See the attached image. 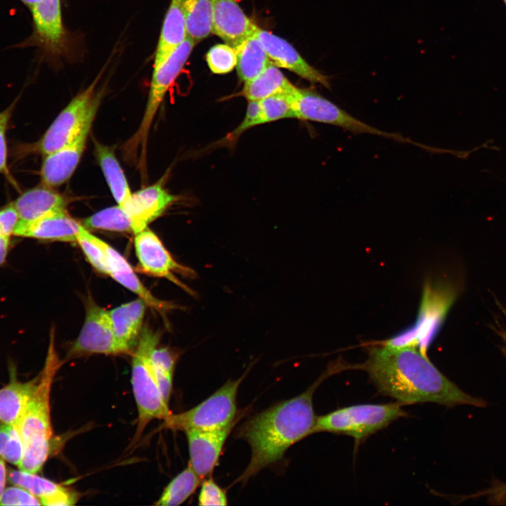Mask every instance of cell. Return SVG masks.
<instances>
[{"label": "cell", "mask_w": 506, "mask_h": 506, "mask_svg": "<svg viewBox=\"0 0 506 506\" xmlns=\"http://www.w3.org/2000/svg\"><path fill=\"white\" fill-rule=\"evenodd\" d=\"M20 221L18 212L13 203L0 209V233L11 237Z\"/></svg>", "instance_id": "40"}, {"label": "cell", "mask_w": 506, "mask_h": 506, "mask_svg": "<svg viewBox=\"0 0 506 506\" xmlns=\"http://www.w3.org/2000/svg\"><path fill=\"white\" fill-rule=\"evenodd\" d=\"M20 221L32 222L56 211L65 209V197L54 188L44 185L22 193L13 202Z\"/></svg>", "instance_id": "20"}, {"label": "cell", "mask_w": 506, "mask_h": 506, "mask_svg": "<svg viewBox=\"0 0 506 506\" xmlns=\"http://www.w3.org/2000/svg\"><path fill=\"white\" fill-rule=\"evenodd\" d=\"M82 226L63 209L32 222L20 221L13 235L44 241L76 242Z\"/></svg>", "instance_id": "17"}, {"label": "cell", "mask_w": 506, "mask_h": 506, "mask_svg": "<svg viewBox=\"0 0 506 506\" xmlns=\"http://www.w3.org/2000/svg\"><path fill=\"white\" fill-rule=\"evenodd\" d=\"M146 304L138 299L109 311L117 339L131 350L143 320Z\"/></svg>", "instance_id": "24"}, {"label": "cell", "mask_w": 506, "mask_h": 506, "mask_svg": "<svg viewBox=\"0 0 506 506\" xmlns=\"http://www.w3.org/2000/svg\"><path fill=\"white\" fill-rule=\"evenodd\" d=\"M213 14L212 33L235 47L258 26L244 13L236 0H211Z\"/></svg>", "instance_id": "18"}, {"label": "cell", "mask_w": 506, "mask_h": 506, "mask_svg": "<svg viewBox=\"0 0 506 506\" xmlns=\"http://www.w3.org/2000/svg\"><path fill=\"white\" fill-rule=\"evenodd\" d=\"M107 255L109 275L117 283L137 294L146 305L160 313L174 308L171 303L162 301L155 297L142 284L126 259L115 249L104 241Z\"/></svg>", "instance_id": "21"}, {"label": "cell", "mask_w": 506, "mask_h": 506, "mask_svg": "<svg viewBox=\"0 0 506 506\" xmlns=\"http://www.w3.org/2000/svg\"><path fill=\"white\" fill-rule=\"evenodd\" d=\"M33 33L29 40L51 56L63 55L67 48V36L63 25L60 0H43L30 8Z\"/></svg>", "instance_id": "12"}, {"label": "cell", "mask_w": 506, "mask_h": 506, "mask_svg": "<svg viewBox=\"0 0 506 506\" xmlns=\"http://www.w3.org/2000/svg\"><path fill=\"white\" fill-rule=\"evenodd\" d=\"M61 365L62 361L51 339L37 389L18 424L23 442V453L18 467L24 472L36 474L50 455L53 437L51 390L54 377Z\"/></svg>", "instance_id": "3"}, {"label": "cell", "mask_w": 506, "mask_h": 506, "mask_svg": "<svg viewBox=\"0 0 506 506\" xmlns=\"http://www.w3.org/2000/svg\"><path fill=\"white\" fill-rule=\"evenodd\" d=\"M159 340L156 332H143L132 358L131 384L138 408L136 436L154 419L166 420L172 413L160 390L150 355Z\"/></svg>", "instance_id": "4"}, {"label": "cell", "mask_w": 506, "mask_h": 506, "mask_svg": "<svg viewBox=\"0 0 506 506\" xmlns=\"http://www.w3.org/2000/svg\"><path fill=\"white\" fill-rule=\"evenodd\" d=\"M29 8L43 0H20Z\"/></svg>", "instance_id": "45"}, {"label": "cell", "mask_w": 506, "mask_h": 506, "mask_svg": "<svg viewBox=\"0 0 506 506\" xmlns=\"http://www.w3.org/2000/svg\"><path fill=\"white\" fill-rule=\"evenodd\" d=\"M0 235H1V233H0Z\"/></svg>", "instance_id": "47"}, {"label": "cell", "mask_w": 506, "mask_h": 506, "mask_svg": "<svg viewBox=\"0 0 506 506\" xmlns=\"http://www.w3.org/2000/svg\"><path fill=\"white\" fill-rule=\"evenodd\" d=\"M242 89L233 96L249 101H259L271 96L290 93L295 86L272 63L254 78L245 82Z\"/></svg>", "instance_id": "25"}, {"label": "cell", "mask_w": 506, "mask_h": 506, "mask_svg": "<svg viewBox=\"0 0 506 506\" xmlns=\"http://www.w3.org/2000/svg\"><path fill=\"white\" fill-rule=\"evenodd\" d=\"M130 351L117 339L109 311L89 302L84 325L68 356L74 358L94 353L118 355Z\"/></svg>", "instance_id": "10"}, {"label": "cell", "mask_w": 506, "mask_h": 506, "mask_svg": "<svg viewBox=\"0 0 506 506\" xmlns=\"http://www.w3.org/2000/svg\"><path fill=\"white\" fill-rule=\"evenodd\" d=\"M326 375L300 395L262 411L240 427L238 437L249 444L252 456L237 482L246 481L278 462L292 445L313 434L317 417L313 408V395Z\"/></svg>", "instance_id": "2"}, {"label": "cell", "mask_w": 506, "mask_h": 506, "mask_svg": "<svg viewBox=\"0 0 506 506\" xmlns=\"http://www.w3.org/2000/svg\"><path fill=\"white\" fill-rule=\"evenodd\" d=\"M6 474L7 472L4 460L0 457V501L5 491Z\"/></svg>", "instance_id": "44"}, {"label": "cell", "mask_w": 506, "mask_h": 506, "mask_svg": "<svg viewBox=\"0 0 506 506\" xmlns=\"http://www.w3.org/2000/svg\"><path fill=\"white\" fill-rule=\"evenodd\" d=\"M98 79L75 96L58 114L43 136L27 146L26 151L44 156L56 151L72 141L86 123L95 117L100 103L101 94L96 91Z\"/></svg>", "instance_id": "7"}, {"label": "cell", "mask_w": 506, "mask_h": 506, "mask_svg": "<svg viewBox=\"0 0 506 506\" xmlns=\"http://www.w3.org/2000/svg\"><path fill=\"white\" fill-rule=\"evenodd\" d=\"M14 104L0 112V174L9 176L7 167V145L6 132L11 119Z\"/></svg>", "instance_id": "39"}, {"label": "cell", "mask_w": 506, "mask_h": 506, "mask_svg": "<svg viewBox=\"0 0 506 506\" xmlns=\"http://www.w3.org/2000/svg\"><path fill=\"white\" fill-rule=\"evenodd\" d=\"M95 153L111 193L120 206L132 193L125 174L111 148L96 142Z\"/></svg>", "instance_id": "27"}, {"label": "cell", "mask_w": 506, "mask_h": 506, "mask_svg": "<svg viewBox=\"0 0 506 506\" xmlns=\"http://www.w3.org/2000/svg\"><path fill=\"white\" fill-rule=\"evenodd\" d=\"M237 421L217 429L185 431L190 454L188 464L201 479L210 476L218 465L223 445Z\"/></svg>", "instance_id": "13"}, {"label": "cell", "mask_w": 506, "mask_h": 506, "mask_svg": "<svg viewBox=\"0 0 506 506\" xmlns=\"http://www.w3.org/2000/svg\"><path fill=\"white\" fill-rule=\"evenodd\" d=\"M196 42L186 37L181 45L158 67L153 69L150 88L140 126L131 142L135 146L147 139L154 117L169 88L179 75Z\"/></svg>", "instance_id": "9"}, {"label": "cell", "mask_w": 506, "mask_h": 506, "mask_svg": "<svg viewBox=\"0 0 506 506\" xmlns=\"http://www.w3.org/2000/svg\"><path fill=\"white\" fill-rule=\"evenodd\" d=\"M462 287L460 284L449 281L427 282L415 324L399 333L402 342L417 347L426 354L427 348L438 334Z\"/></svg>", "instance_id": "6"}, {"label": "cell", "mask_w": 506, "mask_h": 506, "mask_svg": "<svg viewBox=\"0 0 506 506\" xmlns=\"http://www.w3.org/2000/svg\"><path fill=\"white\" fill-rule=\"evenodd\" d=\"M482 495H487L489 500L494 504H505L506 500V484H493L491 488L481 491L471 497H480Z\"/></svg>", "instance_id": "41"}, {"label": "cell", "mask_w": 506, "mask_h": 506, "mask_svg": "<svg viewBox=\"0 0 506 506\" xmlns=\"http://www.w3.org/2000/svg\"><path fill=\"white\" fill-rule=\"evenodd\" d=\"M202 479L188 464L165 487L156 505H179L185 502L197 489Z\"/></svg>", "instance_id": "29"}, {"label": "cell", "mask_w": 506, "mask_h": 506, "mask_svg": "<svg viewBox=\"0 0 506 506\" xmlns=\"http://www.w3.org/2000/svg\"><path fill=\"white\" fill-rule=\"evenodd\" d=\"M183 7L187 37L197 43L212 33L211 0H183Z\"/></svg>", "instance_id": "28"}, {"label": "cell", "mask_w": 506, "mask_h": 506, "mask_svg": "<svg viewBox=\"0 0 506 506\" xmlns=\"http://www.w3.org/2000/svg\"><path fill=\"white\" fill-rule=\"evenodd\" d=\"M206 61L212 73L227 74L237 65L235 48L226 43L216 44L207 53Z\"/></svg>", "instance_id": "34"}, {"label": "cell", "mask_w": 506, "mask_h": 506, "mask_svg": "<svg viewBox=\"0 0 506 506\" xmlns=\"http://www.w3.org/2000/svg\"><path fill=\"white\" fill-rule=\"evenodd\" d=\"M1 505H39L40 500L25 488L15 485L5 488Z\"/></svg>", "instance_id": "37"}, {"label": "cell", "mask_w": 506, "mask_h": 506, "mask_svg": "<svg viewBox=\"0 0 506 506\" xmlns=\"http://www.w3.org/2000/svg\"><path fill=\"white\" fill-rule=\"evenodd\" d=\"M9 481L21 486L37 497L43 505L70 506L78 499L77 493L48 479L22 470H12L8 474Z\"/></svg>", "instance_id": "19"}, {"label": "cell", "mask_w": 506, "mask_h": 506, "mask_svg": "<svg viewBox=\"0 0 506 506\" xmlns=\"http://www.w3.org/2000/svg\"><path fill=\"white\" fill-rule=\"evenodd\" d=\"M94 118L89 119L79 135L70 143L44 155L40 169L42 184L55 188L70 179L84 151Z\"/></svg>", "instance_id": "14"}, {"label": "cell", "mask_w": 506, "mask_h": 506, "mask_svg": "<svg viewBox=\"0 0 506 506\" xmlns=\"http://www.w3.org/2000/svg\"><path fill=\"white\" fill-rule=\"evenodd\" d=\"M186 37L183 0H171L155 50L153 69L161 65Z\"/></svg>", "instance_id": "22"}, {"label": "cell", "mask_w": 506, "mask_h": 506, "mask_svg": "<svg viewBox=\"0 0 506 506\" xmlns=\"http://www.w3.org/2000/svg\"><path fill=\"white\" fill-rule=\"evenodd\" d=\"M398 402L386 404H358L317 417L313 433L330 432L350 436L356 443L406 416Z\"/></svg>", "instance_id": "5"}, {"label": "cell", "mask_w": 506, "mask_h": 506, "mask_svg": "<svg viewBox=\"0 0 506 506\" xmlns=\"http://www.w3.org/2000/svg\"><path fill=\"white\" fill-rule=\"evenodd\" d=\"M82 225L86 229H97L134 233L133 223L118 205L103 209L86 218Z\"/></svg>", "instance_id": "30"}, {"label": "cell", "mask_w": 506, "mask_h": 506, "mask_svg": "<svg viewBox=\"0 0 506 506\" xmlns=\"http://www.w3.org/2000/svg\"><path fill=\"white\" fill-rule=\"evenodd\" d=\"M228 499L225 490L209 476L203 480L198 496L200 505H226Z\"/></svg>", "instance_id": "36"}, {"label": "cell", "mask_w": 506, "mask_h": 506, "mask_svg": "<svg viewBox=\"0 0 506 506\" xmlns=\"http://www.w3.org/2000/svg\"><path fill=\"white\" fill-rule=\"evenodd\" d=\"M256 34L274 65L288 70L311 83L330 89V78L309 64L289 42L259 27Z\"/></svg>", "instance_id": "15"}, {"label": "cell", "mask_w": 506, "mask_h": 506, "mask_svg": "<svg viewBox=\"0 0 506 506\" xmlns=\"http://www.w3.org/2000/svg\"><path fill=\"white\" fill-rule=\"evenodd\" d=\"M292 92L275 94L259 101L263 124L283 119L294 118Z\"/></svg>", "instance_id": "32"}, {"label": "cell", "mask_w": 506, "mask_h": 506, "mask_svg": "<svg viewBox=\"0 0 506 506\" xmlns=\"http://www.w3.org/2000/svg\"><path fill=\"white\" fill-rule=\"evenodd\" d=\"M76 242L91 266L100 273L109 275L104 241L91 233L82 226Z\"/></svg>", "instance_id": "31"}, {"label": "cell", "mask_w": 506, "mask_h": 506, "mask_svg": "<svg viewBox=\"0 0 506 506\" xmlns=\"http://www.w3.org/2000/svg\"><path fill=\"white\" fill-rule=\"evenodd\" d=\"M360 368L367 372L382 394L402 405L429 402L448 407L487 406L484 399L460 389L416 346L372 344L368 347L367 360Z\"/></svg>", "instance_id": "1"}, {"label": "cell", "mask_w": 506, "mask_h": 506, "mask_svg": "<svg viewBox=\"0 0 506 506\" xmlns=\"http://www.w3.org/2000/svg\"><path fill=\"white\" fill-rule=\"evenodd\" d=\"M23 453V442L17 425L3 423L0 426V457L19 465Z\"/></svg>", "instance_id": "33"}, {"label": "cell", "mask_w": 506, "mask_h": 506, "mask_svg": "<svg viewBox=\"0 0 506 506\" xmlns=\"http://www.w3.org/2000/svg\"><path fill=\"white\" fill-rule=\"evenodd\" d=\"M502 1H503L504 4H505V7H506V0H502Z\"/></svg>", "instance_id": "46"}, {"label": "cell", "mask_w": 506, "mask_h": 506, "mask_svg": "<svg viewBox=\"0 0 506 506\" xmlns=\"http://www.w3.org/2000/svg\"><path fill=\"white\" fill-rule=\"evenodd\" d=\"M134 247L140 268L143 272L167 278L191 295L195 294L174 275V273L191 278L197 276L196 273L189 267L176 262L152 231L146 228L135 234Z\"/></svg>", "instance_id": "11"}, {"label": "cell", "mask_w": 506, "mask_h": 506, "mask_svg": "<svg viewBox=\"0 0 506 506\" xmlns=\"http://www.w3.org/2000/svg\"><path fill=\"white\" fill-rule=\"evenodd\" d=\"M179 197L167 192L160 183L139 190L119 205L132 221L134 234L148 228V225L159 217Z\"/></svg>", "instance_id": "16"}, {"label": "cell", "mask_w": 506, "mask_h": 506, "mask_svg": "<svg viewBox=\"0 0 506 506\" xmlns=\"http://www.w3.org/2000/svg\"><path fill=\"white\" fill-rule=\"evenodd\" d=\"M39 378L37 376L25 382L12 380L0 389V420L3 423L18 426L37 389Z\"/></svg>", "instance_id": "23"}, {"label": "cell", "mask_w": 506, "mask_h": 506, "mask_svg": "<svg viewBox=\"0 0 506 506\" xmlns=\"http://www.w3.org/2000/svg\"><path fill=\"white\" fill-rule=\"evenodd\" d=\"M234 48L237 53L238 76L241 82L254 78L271 63L256 32Z\"/></svg>", "instance_id": "26"}, {"label": "cell", "mask_w": 506, "mask_h": 506, "mask_svg": "<svg viewBox=\"0 0 506 506\" xmlns=\"http://www.w3.org/2000/svg\"><path fill=\"white\" fill-rule=\"evenodd\" d=\"M11 244V237L0 235V266L6 261Z\"/></svg>", "instance_id": "43"}, {"label": "cell", "mask_w": 506, "mask_h": 506, "mask_svg": "<svg viewBox=\"0 0 506 506\" xmlns=\"http://www.w3.org/2000/svg\"><path fill=\"white\" fill-rule=\"evenodd\" d=\"M150 358L155 371L174 375L177 355L167 348H157L153 350Z\"/></svg>", "instance_id": "38"}, {"label": "cell", "mask_w": 506, "mask_h": 506, "mask_svg": "<svg viewBox=\"0 0 506 506\" xmlns=\"http://www.w3.org/2000/svg\"><path fill=\"white\" fill-rule=\"evenodd\" d=\"M496 303L499 308L502 311L504 316L506 317V309L503 307L499 301H496ZM496 324L490 325V327L492 330L502 339L503 345L500 347V350L503 355L506 357V330L505 328L498 322L495 321Z\"/></svg>", "instance_id": "42"}, {"label": "cell", "mask_w": 506, "mask_h": 506, "mask_svg": "<svg viewBox=\"0 0 506 506\" xmlns=\"http://www.w3.org/2000/svg\"><path fill=\"white\" fill-rule=\"evenodd\" d=\"M263 124L259 101H249L245 117L240 124L216 141L213 147H232L240 136L252 127Z\"/></svg>", "instance_id": "35"}, {"label": "cell", "mask_w": 506, "mask_h": 506, "mask_svg": "<svg viewBox=\"0 0 506 506\" xmlns=\"http://www.w3.org/2000/svg\"><path fill=\"white\" fill-rule=\"evenodd\" d=\"M244 376L229 380L209 398L194 408L178 414H171L164 421V427L174 430L196 429H217L236 420V396Z\"/></svg>", "instance_id": "8"}]
</instances>
